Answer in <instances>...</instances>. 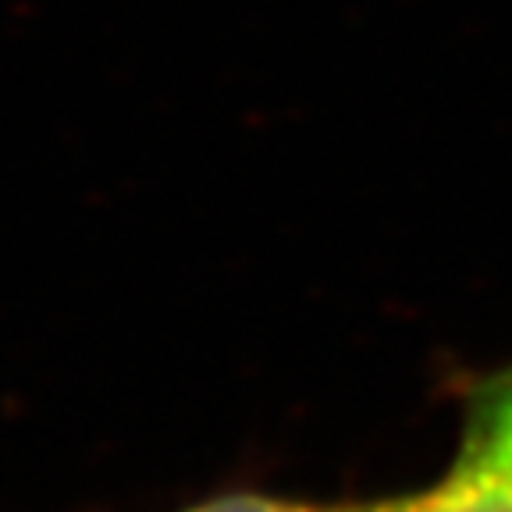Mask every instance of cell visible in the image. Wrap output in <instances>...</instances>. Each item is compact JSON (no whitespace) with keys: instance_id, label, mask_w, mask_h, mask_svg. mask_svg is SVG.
<instances>
[{"instance_id":"1","label":"cell","mask_w":512,"mask_h":512,"mask_svg":"<svg viewBox=\"0 0 512 512\" xmlns=\"http://www.w3.org/2000/svg\"><path fill=\"white\" fill-rule=\"evenodd\" d=\"M452 470L512 480V367L480 381L470 395L466 431Z\"/></svg>"},{"instance_id":"2","label":"cell","mask_w":512,"mask_h":512,"mask_svg":"<svg viewBox=\"0 0 512 512\" xmlns=\"http://www.w3.org/2000/svg\"><path fill=\"white\" fill-rule=\"evenodd\" d=\"M416 512H512V480L448 470L431 491H420Z\"/></svg>"},{"instance_id":"3","label":"cell","mask_w":512,"mask_h":512,"mask_svg":"<svg viewBox=\"0 0 512 512\" xmlns=\"http://www.w3.org/2000/svg\"><path fill=\"white\" fill-rule=\"evenodd\" d=\"M420 491L402 498H384V502H349V505H328V502H296V498H271V495H224L210 498L203 505H192L185 512H416Z\"/></svg>"}]
</instances>
